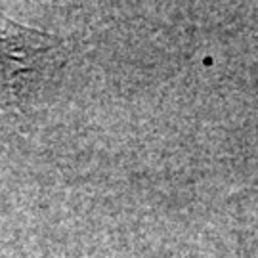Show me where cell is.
Returning a JSON list of instances; mask_svg holds the SVG:
<instances>
[{
	"label": "cell",
	"mask_w": 258,
	"mask_h": 258,
	"mask_svg": "<svg viewBox=\"0 0 258 258\" xmlns=\"http://www.w3.org/2000/svg\"><path fill=\"white\" fill-rule=\"evenodd\" d=\"M63 40L0 14V107H18L55 63Z\"/></svg>",
	"instance_id": "1"
}]
</instances>
